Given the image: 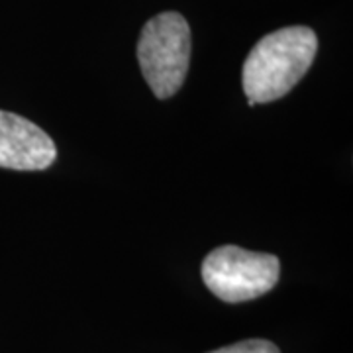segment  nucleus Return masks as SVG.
Masks as SVG:
<instances>
[{"label":"nucleus","mask_w":353,"mask_h":353,"mask_svg":"<svg viewBox=\"0 0 353 353\" xmlns=\"http://www.w3.org/2000/svg\"><path fill=\"white\" fill-rule=\"evenodd\" d=\"M318 51L314 30L289 26L267 34L250 51L241 83L250 106L283 99L310 69Z\"/></svg>","instance_id":"1"},{"label":"nucleus","mask_w":353,"mask_h":353,"mask_svg":"<svg viewBox=\"0 0 353 353\" xmlns=\"http://www.w3.org/2000/svg\"><path fill=\"white\" fill-rule=\"evenodd\" d=\"M141 73L157 99L183 87L190 63V28L179 12H161L143 26L138 41Z\"/></svg>","instance_id":"2"},{"label":"nucleus","mask_w":353,"mask_h":353,"mask_svg":"<svg viewBox=\"0 0 353 353\" xmlns=\"http://www.w3.org/2000/svg\"><path fill=\"white\" fill-rule=\"evenodd\" d=\"M208 290L224 303H245L263 296L277 285L281 261L273 253H257L238 245H222L202 261Z\"/></svg>","instance_id":"3"},{"label":"nucleus","mask_w":353,"mask_h":353,"mask_svg":"<svg viewBox=\"0 0 353 353\" xmlns=\"http://www.w3.org/2000/svg\"><path fill=\"white\" fill-rule=\"evenodd\" d=\"M57 157L53 139L32 120L0 110V167L41 171Z\"/></svg>","instance_id":"4"},{"label":"nucleus","mask_w":353,"mask_h":353,"mask_svg":"<svg viewBox=\"0 0 353 353\" xmlns=\"http://www.w3.org/2000/svg\"><path fill=\"white\" fill-rule=\"evenodd\" d=\"M210 353H281L275 343L267 340H245L232 343L226 347H220Z\"/></svg>","instance_id":"5"}]
</instances>
